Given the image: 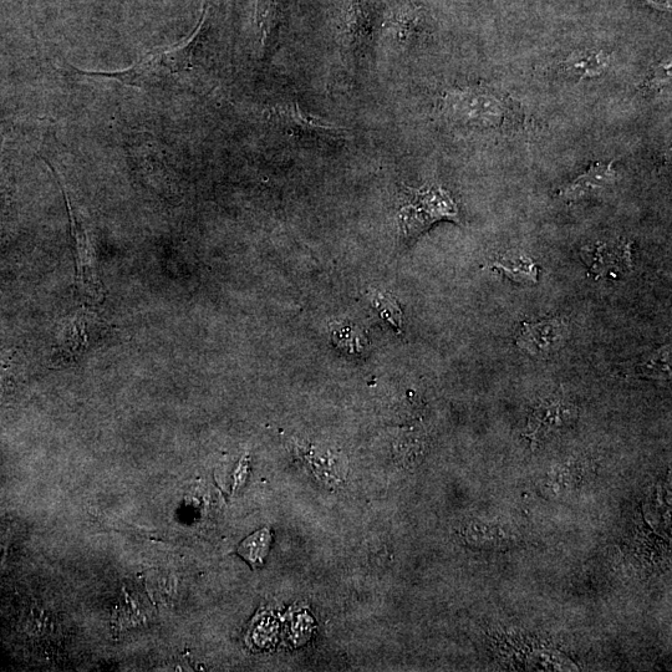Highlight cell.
Instances as JSON below:
<instances>
[{
    "label": "cell",
    "instance_id": "1",
    "mask_svg": "<svg viewBox=\"0 0 672 672\" xmlns=\"http://www.w3.org/2000/svg\"><path fill=\"white\" fill-rule=\"evenodd\" d=\"M208 9L203 4L200 22L193 32L172 47L154 49L130 68L117 71H79L80 74L120 81L134 88H149L191 68L206 28Z\"/></svg>",
    "mask_w": 672,
    "mask_h": 672
},
{
    "label": "cell",
    "instance_id": "2",
    "mask_svg": "<svg viewBox=\"0 0 672 672\" xmlns=\"http://www.w3.org/2000/svg\"><path fill=\"white\" fill-rule=\"evenodd\" d=\"M441 109L452 124L471 129H507L517 122V110L512 101L483 86L447 91Z\"/></svg>",
    "mask_w": 672,
    "mask_h": 672
},
{
    "label": "cell",
    "instance_id": "3",
    "mask_svg": "<svg viewBox=\"0 0 672 672\" xmlns=\"http://www.w3.org/2000/svg\"><path fill=\"white\" fill-rule=\"evenodd\" d=\"M441 221L460 222V210L450 192L439 185L405 188L397 211L401 244L410 246Z\"/></svg>",
    "mask_w": 672,
    "mask_h": 672
},
{
    "label": "cell",
    "instance_id": "4",
    "mask_svg": "<svg viewBox=\"0 0 672 672\" xmlns=\"http://www.w3.org/2000/svg\"><path fill=\"white\" fill-rule=\"evenodd\" d=\"M269 124L289 135L304 137L308 140H340L348 136L345 127L328 124L319 117L312 116L300 109L295 101H284L272 106L266 112Z\"/></svg>",
    "mask_w": 672,
    "mask_h": 672
},
{
    "label": "cell",
    "instance_id": "5",
    "mask_svg": "<svg viewBox=\"0 0 672 672\" xmlns=\"http://www.w3.org/2000/svg\"><path fill=\"white\" fill-rule=\"evenodd\" d=\"M567 336V324L560 318L523 323L517 345L533 358L548 359L563 348Z\"/></svg>",
    "mask_w": 672,
    "mask_h": 672
},
{
    "label": "cell",
    "instance_id": "6",
    "mask_svg": "<svg viewBox=\"0 0 672 672\" xmlns=\"http://www.w3.org/2000/svg\"><path fill=\"white\" fill-rule=\"evenodd\" d=\"M615 161L600 160L593 162L588 170L574 178L568 185L560 188L557 195L560 200L575 202L590 196L599 195L614 185L618 173L615 171Z\"/></svg>",
    "mask_w": 672,
    "mask_h": 672
},
{
    "label": "cell",
    "instance_id": "7",
    "mask_svg": "<svg viewBox=\"0 0 672 672\" xmlns=\"http://www.w3.org/2000/svg\"><path fill=\"white\" fill-rule=\"evenodd\" d=\"M612 55L604 50H579L559 64L560 73L575 80H592L608 73L612 66Z\"/></svg>",
    "mask_w": 672,
    "mask_h": 672
},
{
    "label": "cell",
    "instance_id": "8",
    "mask_svg": "<svg viewBox=\"0 0 672 672\" xmlns=\"http://www.w3.org/2000/svg\"><path fill=\"white\" fill-rule=\"evenodd\" d=\"M584 258L598 276L625 271L630 263V247L626 243H599L584 251Z\"/></svg>",
    "mask_w": 672,
    "mask_h": 672
},
{
    "label": "cell",
    "instance_id": "9",
    "mask_svg": "<svg viewBox=\"0 0 672 672\" xmlns=\"http://www.w3.org/2000/svg\"><path fill=\"white\" fill-rule=\"evenodd\" d=\"M671 348L670 345L650 353L640 356L639 359L631 360L629 363L621 364L626 378H648V379H670L671 371Z\"/></svg>",
    "mask_w": 672,
    "mask_h": 672
},
{
    "label": "cell",
    "instance_id": "10",
    "mask_svg": "<svg viewBox=\"0 0 672 672\" xmlns=\"http://www.w3.org/2000/svg\"><path fill=\"white\" fill-rule=\"evenodd\" d=\"M371 19L369 10L360 0H353L346 12L344 27V44L346 49L356 54L368 45L371 38Z\"/></svg>",
    "mask_w": 672,
    "mask_h": 672
},
{
    "label": "cell",
    "instance_id": "11",
    "mask_svg": "<svg viewBox=\"0 0 672 672\" xmlns=\"http://www.w3.org/2000/svg\"><path fill=\"white\" fill-rule=\"evenodd\" d=\"M492 269H496L502 276L513 280L518 284H536L538 283V266L527 254L517 251H511L501 254L492 263Z\"/></svg>",
    "mask_w": 672,
    "mask_h": 672
},
{
    "label": "cell",
    "instance_id": "12",
    "mask_svg": "<svg viewBox=\"0 0 672 672\" xmlns=\"http://www.w3.org/2000/svg\"><path fill=\"white\" fill-rule=\"evenodd\" d=\"M282 0H257L256 25L264 53L276 42L282 23Z\"/></svg>",
    "mask_w": 672,
    "mask_h": 672
},
{
    "label": "cell",
    "instance_id": "13",
    "mask_svg": "<svg viewBox=\"0 0 672 672\" xmlns=\"http://www.w3.org/2000/svg\"><path fill=\"white\" fill-rule=\"evenodd\" d=\"M574 417L575 410L572 405L564 404L560 400H553L539 407L536 414L533 415L532 426L536 429V432L541 427H548V430H551L552 427L569 424Z\"/></svg>",
    "mask_w": 672,
    "mask_h": 672
},
{
    "label": "cell",
    "instance_id": "14",
    "mask_svg": "<svg viewBox=\"0 0 672 672\" xmlns=\"http://www.w3.org/2000/svg\"><path fill=\"white\" fill-rule=\"evenodd\" d=\"M269 544H271V536H269L267 529H263V531L247 538L239 547L238 552L249 563L259 565L267 557Z\"/></svg>",
    "mask_w": 672,
    "mask_h": 672
},
{
    "label": "cell",
    "instance_id": "15",
    "mask_svg": "<svg viewBox=\"0 0 672 672\" xmlns=\"http://www.w3.org/2000/svg\"><path fill=\"white\" fill-rule=\"evenodd\" d=\"M671 84V60L664 59L658 65L651 69L650 74L646 76L639 90L646 95L660 94L670 88Z\"/></svg>",
    "mask_w": 672,
    "mask_h": 672
},
{
    "label": "cell",
    "instance_id": "16",
    "mask_svg": "<svg viewBox=\"0 0 672 672\" xmlns=\"http://www.w3.org/2000/svg\"><path fill=\"white\" fill-rule=\"evenodd\" d=\"M371 302L378 310L381 318L388 320L392 327L400 329L402 327V313L399 305L388 294L375 292Z\"/></svg>",
    "mask_w": 672,
    "mask_h": 672
},
{
    "label": "cell",
    "instance_id": "17",
    "mask_svg": "<svg viewBox=\"0 0 672 672\" xmlns=\"http://www.w3.org/2000/svg\"><path fill=\"white\" fill-rule=\"evenodd\" d=\"M645 2L651 7L663 10V12H670L671 10V0H645Z\"/></svg>",
    "mask_w": 672,
    "mask_h": 672
}]
</instances>
